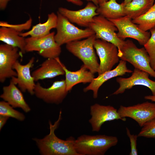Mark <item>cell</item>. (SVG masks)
<instances>
[{"label": "cell", "mask_w": 155, "mask_h": 155, "mask_svg": "<svg viewBox=\"0 0 155 155\" xmlns=\"http://www.w3.org/2000/svg\"><path fill=\"white\" fill-rule=\"evenodd\" d=\"M62 119V111H60L58 119L52 124L49 121V133L42 139L34 138L39 152L42 155H79L74 147V139L71 137L66 140L58 137L55 131L58 127Z\"/></svg>", "instance_id": "cell-1"}, {"label": "cell", "mask_w": 155, "mask_h": 155, "mask_svg": "<svg viewBox=\"0 0 155 155\" xmlns=\"http://www.w3.org/2000/svg\"><path fill=\"white\" fill-rule=\"evenodd\" d=\"M118 142L116 136L84 134L75 140L74 147L79 155H103Z\"/></svg>", "instance_id": "cell-2"}, {"label": "cell", "mask_w": 155, "mask_h": 155, "mask_svg": "<svg viewBox=\"0 0 155 155\" xmlns=\"http://www.w3.org/2000/svg\"><path fill=\"white\" fill-rule=\"evenodd\" d=\"M96 39L95 34L82 40H78L66 44L67 49L83 62L92 73H97L99 64L94 49V43Z\"/></svg>", "instance_id": "cell-3"}, {"label": "cell", "mask_w": 155, "mask_h": 155, "mask_svg": "<svg viewBox=\"0 0 155 155\" xmlns=\"http://www.w3.org/2000/svg\"><path fill=\"white\" fill-rule=\"evenodd\" d=\"M118 56L135 68L145 71L155 78V71L150 66L149 56L144 47L138 48L132 41L128 40L124 41Z\"/></svg>", "instance_id": "cell-4"}, {"label": "cell", "mask_w": 155, "mask_h": 155, "mask_svg": "<svg viewBox=\"0 0 155 155\" xmlns=\"http://www.w3.org/2000/svg\"><path fill=\"white\" fill-rule=\"evenodd\" d=\"M57 32L54 38L60 46L73 41L87 38L95 34L90 28L84 29L78 28L59 12L57 13Z\"/></svg>", "instance_id": "cell-5"}, {"label": "cell", "mask_w": 155, "mask_h": 155, "mask_svg": "<svg viewBox=\"0 0 155 155\" xmlns=\"http://www.w3.org/2000/svg\"><path fill=\"white\" fill-rule=\"evenodd\" d=\"M55 34L53 32L41 37L25 38L26 52L37 51L41 56L47 59L59 57L61 49L55 40Z\"/></svg>", "instance_id": "cell-6"}, {"label": "cell", "mask_w": 155, "mask_h": 155, "mask_svg": "<svg viewBox=\"0 0 155 155\" xmlns=\"http://www.w3.org/2000/svg\"><path fill=\"white\" fill-rule=\"evenodd\" d=\"M88 28L94 32L96 39L114 44L118 48V55L120 53L125 40L117 36L116 31L118 29L112 22L99 15L94 18Z\"/></svg>", "instance_id": "cell-7"}, {"label": "cell", "mask_w": 155, "mask_h": 155, "mask_svg": "<svg viewBox=\"0 0 155 155\" xmlns=\"http://www.w3.org/2000/svg\"><path fill=\"white\" fill-rule=\"evenodd\" d=\"M108 20L117 28L118 31L117 36L123 40L127 38H133L137 40L140 45L144 46L150 38V32L140 29L127 16L116 19Z\"/></svg>", "instance_id": "cell-8"}, {"label": "cell", "mask_w": 155, "mask_h": 155, "mask_svg": "<svg viewBox=\"0 0 155 155\" xmlns=\"http://www.w3.org/2000/svg\"><path fill=\"white\" fill-rule=\"evenodd\" d=\"M94 46L100 60L98 75L111 70L119 62L118 49L114 44L101 39H96Z\"/></svg>", "instance_id": "cell-9"}, {"label": "cell", "mask_w": 155, "mask_h": 155, "mask_svg": "<svg viewBox=\"0 0 155 155\" xmlns=\"http://www.w3.org/2000/svg\"><path fill=\"white\" fill-rule=\"evenodd\" d=\"M117 111L121 118H130L142 127L146 122L155 117V102L146 101L128 106L121 105Z\"/></svg>", "instance_id": "cell-10"}, {"label": "cell", "mask_w": 155, "mask_h": 155, "mask_svg": "<svg viewBox=\"0 0 155 155\" xmlns=\"http://www.w3.org/2000/svg\"><path fill=\"white\" fill-rule=\"evenodd\" d=\"M68 92L63 79L54 82L48 88L43 87L38 82L36 84L34 89V94L37 98L46 103L56 104L62 102Z\"/></svg>", "instance_id": "cell-11"}, {"label": "cell", "mask_w": 155, "mask_h": 155, "mask_svg": "<svg viewBox=\"0 0 155 155\" xmlns=\"http://www.w3.org/2000/svg\"><path fill=\"white\" fill-rule=\"evenodd\" d=\"M19 48L5 44L0 45V82L3 83L8 78L16 77L13 66L21 54Z\"/></svg>", "instance_id": "cell-12"}, {"label": "cell", "mask_w": 155, "mask_h": 155, "mask_svg": "<svg viewBox=\"0 0 155 155\" xmlns=\"http://www.w3.org/2000/svg\"><path fill=\"white\" fill-rule=\"evenodd\" d=\"M149 75L145 71L135 68L130 77L117 78L116 81L119 84V87L112 94H122L125 90L131 89L134 86L141 85L148 87L151 90L152 95L155 96V81L149 78Z\"/></svg>", "instance_id": "cell-13"}, {"label": "cell", "mask_w": 155, "mask_h": 155, "mask_svg": "<svg viewBox=\"0 0 155 155\" xmlns=\"http://www.w3.org/2000/svg\"><path fill=\"white\" fill-rule=\"evenodd\" d=\"M91 116L89 122L93 131L98 132L102 125L105 122L120 119L125 121V118H121L117 110L111 105H103L95 103L90 107Z\"/></svg>", "instance_id": "cell-14"}, {"label": "cell", "mask_w": 155, "mask_h": 155, "mask_svg": "<svg viewBox=\"0 0 155 155\" xmlns=\"http://www.w3.org/2000/svg\"><path fill=\"white\" fill-rule=\"evenodd\" d=\"M93 3L89 2L83 8L72 10L63 7L59 8L58 11L70 22L83 27L88 28L94 18L98 15V8Z\"/></svg>", "instance_id": "cell-15"}, {"label": "cell", "mask_w": 155, "mask_h": 155, "mask_svg": "<svg viewBox=\"0 0 155 155\" xmlns=\"http://www.w3.org/2000/svg\"><path fill=\"white\" fill-rule=\"evenodd\" d=\"M34 60V57H33L24 65L21 64L17 61L13 66L17 76L12 77L11 80L15 84L18 85L22 92L27 91L31 95L34 94L36 85L34 78L30 72V69L33 66Z\"/></svg>", "instance_id": "cell-16"}, {"label": "cell", "mask_w": 155, "mask_h": 155, "mask_svg": "<svg viewBox=\"0 0 155 155\" xmlns=\"http://www.w3.org/2000/svg\"><path fill=\"white\" fill-rule=\"evenodd\" d=\"M126 62L121 60L115 68L98 75L96 78H94L89 84L83 89L84 92H86L92 90L93 97L96 98L99 88L106 82L113 78L123 76L126 73H132L133 71L127 67Z\"/></svg>", "instance_id": "cell-17"}, {"label": "cell", "mask_w": 155, "mask_h": 155, "mask_svg": "<svg viewBox=\"0 0 155 155\" xmlns=\"http://www.w3.org/2000/svg\"><path fill=\"white\" fill-rule=\"evenodd\" d=\"M59 57L47 59L39 68L32 72V75L35 82L65 75Z\"/></svg>", "instance_id": "cell-18"}, {"label": "cell", "mask_w": 155, "mask_h": 155, "mask_svg": "<svg viewBox=\"0 0 155 155\" xmlns=\"http://www.w3.org/2000/svg\"><path fill=\"white\" fill-rule=\"evenodd\" d=\"M21 91L10 80L8 85L3 87V93L0 97L13 108H21L27 113L30 111L31 109L25 100Z\"/></svg>", "instance_id": "cell-19"}, {"label": "cell", "mask_w": 155, "mask_h": 155, "mask_svg": "<svg viewBox=\"0 0 155 155\" xmlns=\"http://www.w3.org/2000/svg\"><path fill=\"white\" fill-rule=\"evenodd\" d=\"M61 64L65 72L66 90L68 92L79 83H90L94 78V74L88 71L84 65L79 70L71 71L68 69L62 62Z\"/></svg>", "instance_id": "cell-20"}, {"label": "cell", "mask_w": 155, "mask_h": 155, "mask_svg": "<svg viewBox=\"0 0 155 155\" xmlns=\"http://www.w3.org/2000/svg\"><path fill=\"white\" fill-rule=\"evenodd\" d=\"M20 33L11 27L1 26L0 40L6 44L18 48L22 53H25L26 52L25 38L20 36Z\"/></svg>", "instance_id": "cell-21"}, {"label": "cell", "mask_w": 155, "mask_h": 155, "mask_svg": "<svg viewBox=\"0 0 155 155\" xmlns=\"http://www.w3.org/2000/svg\"><path fill=\"white\" fill-rule=\"evenodd\" d=\"M125 4H119L116 0H109L99 4L96 12L108 19H117L126 16Z\"/></svg>", "instance_id": "cell-22"}, {"label": "cell", "mask_w": 155, "mask_h": 155, "mask_svg": "<svg viewBox=\"0 0 155 155\" xmlns=\"http://www.w3.org/2000/svg\"><path fill=\"white\" fill-rule=\"evenodd\" d=\"M57 20V16L54 12L48 15L46 21L43 23H39L34 26L28 31L21 33L20 35L24 37L30 36L34 37H39L46 36L50 32L52 29L56 28Z\"/></svg>", "instance_id": "cell-23"}, {"label": "cell", "mask_w": 155, "mask_h": 155, "mask_svg": "<svg viewBox=\"0 0 155 155\" xmlns=\"http://www.w3.org/2000/svg\"><path fill=\"white\" fill-rule=\"evenodd\" d=\"M154 0H132L125 4L126 16L134 19L147 12L153 5Z\"/></svg>", "instance_id": "cell-24"}, {"label": "cell", "mask_w": 155, "mask_h": 155, "mask_svg": "<svg viewBox=\"0 0 155 155\" xmlns=\"http://www.w3.org/2000/svg\"><path fill=\"white\" fill-rule=\"evenodd\" d=\"M132 22L144 31H148L155 27V3L146 13L132 19Z\"/></svg>", "instance_id": "cell-25"}, {"label": "cell", "mask_w": 155, "mask_h": 155, "mask_svg": "<svg viewBox=\"0 0 155 155\" xmlns=\"http://www.w3.org/2000/svg\"><path fill=\"white\" fill-rule=\"evenodd\" d=\"M0 115L12 117L20 121H24L25 118L23 113L14 109L4 100L0 102Z\"/></svg>", "instance_id": "cell-26"}, {"label": "cell", "mask_w": 155, "mask_h": 155, "mask_svg": "<svg viewBox=\"0 0 155 155\" xmlns=\"http://www.w3.org/2000/svg\"><path fill=\"white\" fill-rule=\"evenodd\" d=\"M150 32V38L144 46L149 56L150 66L155 71V28L151 29Z\"/></svg>", "instance_id": "cell-27"}, {"label": "cell", "mask_w": 155, "mask_h": 155, "mask_svg": "<svg viewBox=\"0 0 155 155\" xmlns=\"http://www.w3.org/2000/svg\"><path fill=\"white\" fill-rule=\"evenodd\" d=\"M140 132L138 137L155 138V117L145 123Z\"/></svg>", "instance_id": "cell-28"}, {"label": "cell", "mask_w": 155, "mask_h": 155, "mask_svg": "<svg viewBox=\"0 0 155 155\" xmlns=\"http://www.w3.org/2000/svg\"><path fill=\"white\" fill-rule=\"evenodd\" d=\"M32 19L30 18L26 22L21 24L14 25L8 24L6 22H0V25L1 26L10 27L13 28L18 32H21L24 30L29 29L31 26Z\"/></svg>", "instance_id": "cell-29"}, {"label": "cell", "mask_w": 155, "mask_h": 155, "mask_svg": "<svg viewBox=\"0 0 155 155\" xmlns=\"http://www.w3.org/2000/svg\"><path fill=\"white\" fill-rule=\"evenodd\" d=\"M126 130L127 134L129 137L130 143L131 151L129 155H138L137 148V141L138 137L137 135L131 134L129 129L127 127H126Z\"/></svg>", "instance_id": "cell-30"}, {"label": "cell", "mask_w": 155, "mask_h": 155, "mask_svg": "<svg viewBox=\"0 0 155 155\" xmlns=\"http://www.w3.org/2000/svg\"><path fill=\"white\" fill-rule=\"evenodd\" d=\"M9 117L7 116L0 115V130H1L2 127L6 123Z\"/></svg>", "instance_id": "cell-31"}, {"label": "cell", "mask_w": 155, "mask_h": 155, "mask_svg": "<svg viewBox=\"0 0 155 155\" xmlns=\"http://www.w3.org/2000/svg\"><path fill=\"white\" fill-rule=\"evenodd\" d=\"M10 0H0V9L3 10L6 7L8 2Z\"/></svg>", "instance_id": "cell-32"}, {"label": "cell", "mask_w": 155, "mask_h": 155, "mask_svg": "<svg viewBox=\"0 0 155 155\" xmlns=\"http://www.w3.org/2000/svg\"><path fill=\"white\" fill-rule=\"evenodd\" d=\"M67 1L75 5L81 6L83 4L82 0H66Z\"/></svg>", "instance_id": "cell-33"}, {"label": "cell", "mask_w": 155, "mask_h": 155, "mask_svg": "<svg viewBox=\"0 0 155 155\" xmlns=\"http://www.w3.org/2000/svg\"><path fill=\"white\" fill-rule=\"evenodd\" d=\"M144 98L146 99L150 100L152 101L155 102V96L153 95L146 96H144Z\"/></svg>", "instance_id": "cell-34"}, {"label": "cell", "mask_w": 155, "mask_h": 155, "mask_svg": "<svg viewBox=\"0 0 155 155\" xmlns=\"http://www.w3.org/2000/svg\"><path fill=\"white\" fill-rule=\"evenodd\" d=\"M89 2H91L98 6L99 5L98 0H86Z\"/></svg>", "instance_id": "cell-35"}, {"label": "cell", "mask_w": 155, "mask_h": 155, "mask_svg": "<svg viewBox=\"0 0 155 155\" xmlns=\"http://www.w3.org/2000/svg\"><path fill=\"white\" fill-rule=\"evenodd\" d=\"M132 0H124L123 3L125 4H127L130 2Z\"/></svg>", "instance_id": "cell-36"}, {"label": "cell", "mask_w": 155, "mask_h": 155, "mask_svg": "<svg viewBox=\"0 0 155 155\" xmlns=\"http://www.w3.org/2000/svg\"><path fill=\"white\" fill-rule=\"evenodd\" d=\"M108 0H98L99 4L107 1Z\"/></svg>", "instance_id": "cell-37"}, {"label": "cell", "mask_w": 155, "mask_h": 155, "mask_svg": "<svg viewBox=\"0 0 155 155\" xmlns=\"http://www.w3.org/2000/svg\"><path fill=\"white\" fill-rule=\"evenodd\" d=\"M154 28H155V27Z\"/></svg>", "instance_id": "cell-38"}]
</instances>
